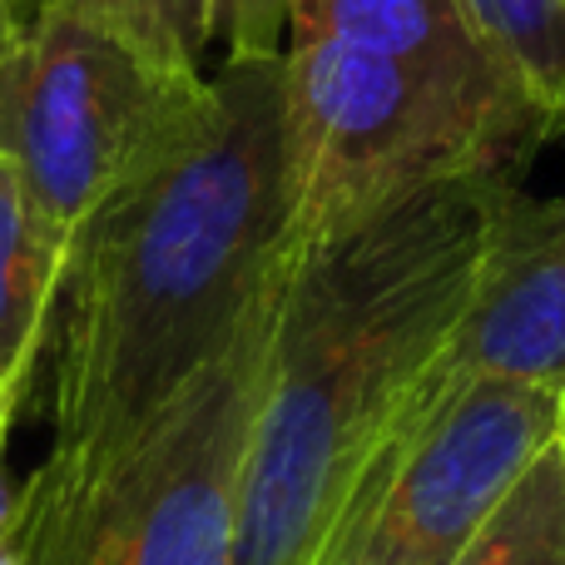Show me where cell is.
Returning a JSON list of instances; mask_svg holds the SVG:
<instances>
[{
    "label": "cell",
    "instance_id": "obj_10",
    "mask_svg": "<svg viewBox=\"0 0 565 565\" xmlns=\"http://www.w3.org/2000/svg\"><path fill=\"white\" fill-rule=\"evenodd\" d=\"M451 565H565V451L551 441Z\"/></svg>",
    "mask_w": 565,
    "mask_h": 565
},
{
    "label": "cell",
    "instance_id": "obj_15",
    "mask_svg": "<svg viewBox=\"0 0 565 565\" xmlns=\"http://www.w3.org/2000/svg\"><path fill=\"white\" fill-rule=\"evenodd\" d=\"M556 441H561V451H565V387H561V431H556Z\"/></svg>",
    "mask_w": 565,
    "mask_h": 565
},
{
    "label": "cell",
    "instance_id": "obj_14",
    "mask_svg": "<svg viewBox=\"0 0 565 565\" xmlns=\"http://www.w3.org/2000/svg\"><path fill=\"white\" fill-rule=\"evenodd\" d=\"M0 565H20V556H15V546H10V541H0Z\"/></svg>",
    "mask_w": 565,
    "mask_h": 565
},
{
    "label": "cell",
    "instance_id": "obj_9",
    "mask_svg": "<svg viewBox=\"0 0 565 565\" xmlns=\"http://www.w3.org/2000/svg\"><path fill=\"white\" fill-rule=\"evenodd\" d=\"M487 50L551 129H565V0H461Z\"/></svg>",
    "mask_w": 565,
    "mask_h": 565
},
{
    "label": "cell",
    "instance_id": "obj_11",
    "mask_svg": "<svg viewBox=\"0 0 565 565\" xmlns=\"http://www.w3.org/2000/svg\"><path fill=\"white\" fill-rule=\"evenodd\" d=\"M55 0H0L6 15H35ZM95 15L115 20L125 35L179 70H199L209 45V0H75Z\"/></svg>",
    "mask_w": 565,
    "mask_h": 565
},
{
    "label": "cell",
    "instance_id": "obj_6",
    "mask_svg": "<svg viewBox=\"0 0 565 565\" xmlns=\"http://www.w3.org/2000/svg\"><path fill=\"white\" fill-rule=\"evenodd\" d=\"M477 377L565 387V194L507 199L427 392ZM422 392V397H427Z\"/></svg>",
    "mask_w": 565,
    "mask_h": 565
},
{
    "label": "cell",
    "instance_id": "obj_4",
    "mask_svg": "<svg viewBox=\"0 0 565 565\" xmlns=\"http://www.w3.org/2000/svg\"><path fill=\"white\" fill-rule=\"evenodd\" d=\"M199 89L204 70L169 65L75 0L35 15L0 10V154L60 244H75Z\"/></svg>",
    "mask_w": 565,
    "mask_h": 565
},
{
    "label": "cell",
    "instance_id": "obj_2",
    "mask_svg": "<svg viewBox=\"0 0 565 565\" xmlns=\"http://www.w3.org/2000/svg\"><path fill=\"white\" fill-rule=\"evenodd\" d=\"M516 169L437 179L292 244L238 477L234 565H312L457 332Z\"/></svg>",
    "mask_w": 565,
    "mask_h": 565
},
{
    "label": "cell",
    "instance_id": "obj_1",
    "mask_svg": "<svg viewBox=\"0 0 565 565\" xmlns=\"http://www.w3.org/2000/svg\"><path fill=\"white\" fill-rule=\"evenodd\" d=\"M288 248L282 65L224 60L70 244L45 342L50 451L20 516L95 487L228 348Z\"/></svg>",
    "mask_w": 565,
    "mask_h": 565
},
{
    "label": "cell",
    "instance_id": "obj_8",
    "mask_svg": "<svg viewBox=\"0 0 565 565\" xmlns=\"http://www.w3.org/2000/svg\"><path fill=\"white\" fill-rule=\"evenodd\" d=\"M65 258L70 244L35 218L15 164L0 154V377L50 342Z\"/></svg>",
    "mask_w": 565,
    "mask_h": 565
},
{
    "label": "cell",
    "instance_id": "obj_5",
    "mask_svg": "<svg viewBox=\"0 0 565 565\" xmlns=\"http://www.w3.org/2000/svg\"><path fill=\"white\" fill-rule=\"evenodd\" d=\"M561 392L477 377L437 387L377 451L312 565H451L556 441Z\"/></svg>",
    "mask_w": 565,
    "mask_h": 565
},
{
    "label": "cell",
    "instance_id": "obj_3",
    "mask_svg": "<svg viewBox=\"0 0 565 565\" xmlns=\"http://www.w3.org/2000/svg\"><path fill=\"white\" fill-rule=\"evenodd\" d=\"M282 278L288 264L228 348L95 487L40 516L15 511L10 546L20 565H234L238 477Z\"/></svg>",
    "mask_w": 565,
    "mask_h": 565
},
{
    "label": "cell",
    "instance_id": "obj_13",
    "mask_svg": "<svg viewBox=\"0 0 565 565\" xmlns=\"http://www.w3.org/2000/svg\"><path fill=\"white\" fill-rule=\"evenodd\" d=\"M40 362H45V348L25 352V358L0 377V541H10V526H15V491H10V481H6V447H10V431H15V417L30 397V382H35Z\"/></svg>",
    "mask_w": 565,
    "mask_h": 565
},
{
    "label": "cell",
    "instance_id": "obj_7",
    "mask_svg": "<svg viewBox=\"0 0 565 565\" xmlns=\"http://www.w3.org/2000/svg\"><path fill=\"white\" fill-rule=\"evenodd\" d=\"M288 35H318L342 50L407 65L471 105L526 119L551 135V125L487 50L461 0H292Z\"/></svg>",
    "mask_w": 565,
    "mask_h": 565
},
{
    "label": "cell",
    "instance_id": "obj_12",
    "mask_svg": "<svg viewBox=\"0 0 565 565\" xmlns=\"http://www.w3.org/2000/svg\"><path fill=\"white\" fill-rule=\"evenodd\" d=\"M292 0H209V45H224V60L282 55Z\"/></svg>",
    "mask_w": 565,
    "mask_h": 565
}]
</instances>
